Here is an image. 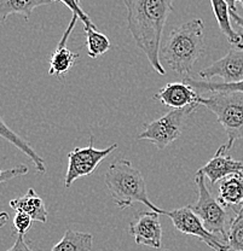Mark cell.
<instances>
[{
	"instance_id": "cell-17",
	"label": "cell",
	"mask_w": 243,
	"mask_h": 251,
	"mask_svg": "<svg viewBox=\"0 0 243 251\" xmlns=\"http://www.w3.org/2000/svg\"><path fill=\"white\" fill-rule=\"evenodd\" d=\"M54 0H0V16L5 21L10 15H21L29 21L33 10L44 5L52 4Z\"/></svg>"
},
{
	"instance_id": "cell-8",
	"label": "cell",
	"mask_w": 243,
	"mask_h": 251,
	"mask_svg": "<svg viewBox=\"0 0 243 251\" xmlns=\"http://www.w3.org/2000/svg\"><path fill=\"white\" fill-rule=\"evenodd\" d=\"M166 216L171 219L172 224L178 231L184 234L194 235L200 238L205 244H207L214 251H229L230 248L226 243L218 235L211 233L203 225L200 216L190 208V205L174 210H166Z\"/></svg>"
},
{
	"instance_id": "cell-29",
	"label": "cell",
	"mask_w": 243,
	"mask_h": 251,
	"mask_svg": "<svg viewBox=\"0 0 243 251\" xmlns=\"http://www.w3.org/2000/svg\"><path fill=\"white\" fill-rule=\"evenodd\" d=\"M237 2H240V4H241L243 6V0H237Z\"/></svg>"
},
{
	"instance_id": "cell-16",
	"label": "cell",
	"mask_w": 243,
	"mask_h": 251,
	"mask_svg": "<svg viewBox=\"0 0 243 251\" xmlns=\"http://www.w3.org/2000/svg\"><path fill=\"white\" fill-rule=\"evenodd\" d=\"M211 4L220 31L226 36L227 41L231 45L236 46L239 50H243V34L237 33L232 29L231 22H230L231 10L225 0H211Z\"/></svg>"
},
{
	"instance_id": "cell-31",
	"label": "cell",
	"mask_w": 243,
	"mask_h": 251,
	"mask_svg": "<svg viewBox=\"0 0 243 251\" xmlns=\"http://www.w3.org/2000/svg\"><path fill=\"white\" fill-rule=\"evenodd\" d=\"M78 1H80V0H78Z\"/></svg>"
},
{
	"instance_id": "cell-22",
	"label": "cell",
	"mask_w": 243,
	"mask_h": 251,
	"mask_svg": "<svg viewBox=\"0 0 243 251\" xmlns=\"http://www.w3.org/2000/svg\"><path fill=\"white\" fill-rule=\"evenodd\" d=\"M226 244L230 250L243 251V206L236 211V215L231 219L227 231Z\"/></svg>"
},
{
	"instance_id": "cell-19",
	"label": "cell",
	"mask_w": 243,
	"mask_h": 251,
	"mask_svg": "<svg viewBox=\"0 0 243 251\" xmlns=\"http://www.w3.org/2000/svg\"><path fill=\"white\" fill-rule=\"evenodd\" d=\"M93 245V235L86 232L67 229L61 240L51 251H91Z\"/></svg>"
},
{
	"instance_id": "cell-11",
	"label": "cell",
	"mask_w": 243,
	"mask_h": 251,
	"mask_svg": "<svg viewBox=\"0 0 243 251\" xmlns=\"http://www.w3.org/2000/svg\"><path fill=\"white\" fill-rule=\"evenodd\" d=\"M200 97V94H197L191 86L183 81V82L167 83L158 91V93H155L154 100L160 101L163 105L172 108V110H177L200 105L198 104Z\"/></svg>"
},
{
	"instance_id": "cell-13",
	"label": "cell",
	"mask_w": 243,
	"mask_h": 251,
	"mask_svg": "<svg viewBox=\"0 0 243 251\" xmlns=\"http://www.w3.org/2000/svg\"><path fill=\"white\" fill-rule=\"evenodd\" d=\"M78 20H79V17L77 15H73L67 29H65L63 35H62V39L59 40L58 45H57L54 53H52L51 59H50V75H56L58 77H63L65 74H68L72 70L77 59L79 58V54L70 51L67 46L68 39H69L70 34H72L73 29L75 28Z\"/></svg>"
},
{
	"instance_id": "cell-3",
	"label": "cell",
	"mask_w": 243,
	"mask_h": 251,
	"mask_svg": "<svg viewBox=\"0 0 243 251\" xmlns=\"http://www.w3.org/2000/svg\"><path fill=\"white\" fill-rule=\"evenodd\" d=\"M106 185L117 208L127 209L135 203H142L151 211L166 214V210L158 208L149 200L144 176L129 159H117L110 164L106 174Z\"/></svg>"
},
{
	"instance_id": "cell-5",
	"label": "cell",
	"mask_w": 243,
	"mask_h": 251,
	"mask_svg": "<svg viewBox=\"0 0 243 251\" xmlns=\"http://www.w3.org/2000/svg\"><path fill=\"white\" fill-rule=\"evenodd\" d=\"M195 184L197 187L198 198L197 202L194 205H190V208L200 216L206 228L213 234H220L224 243L227 240V231H229L230 222L226 208L218 201V198H214L212 196L210 188L206 185V176L201 173H196Z\"/></svg>"
},
{
	"instance_id": "cell-15",
	"label": "cell",
	"mask_w": 243,
	"mask_h": 251,
	"mask_svg": "<svg viewBox=\"0 0 243 251\" xmlns=\"http://www.w3.org/2000/svg\"><path fill=\"white\" fill-rule=\"evenodd\" d=\"M218 201L225 208L243 206V173H236L220 180Z\"/></svg>"
},
{
	"instance_id": "cell-14",
	"label": "cell",
	"mask_w": 243,
	"mask_h": 251,
	"mask_svg": "<svg viewBox=\"0 0 243 251\" xmlns=\"http://www.w3.org/2000/svg\"><path fill=\"white\" fill-rule=\"evenodd\" d=\"M9 205L14 210L22 211L29 215L34 221L43 222V224L48 221L49 213L46 210L45 203L33 188H29L23 197L10 201Z\"/></svg>"
},
{
	"instance_id": "cell-25",
	"label": "cell",
	"mask_w": 243,
	"mask_h": 251,
	"mask_svg": "<svg viewBox=\"0 0 243 251\" xmlns=\"http://www.w3.org/2000/svg\"><path fill=\"white\" fill-rule=\"evenodd\" d=\"M28 173V167L26 164H20V166L15 167V168L7 169V171H2L0 173V181L1 184H5L9 180L14 179V177L20 176V175H26Z\"/></svg>"
},
{
	"instance_id": "cell-4",
	"label": "cell",
	"mask_w": 243,
	"mask_h": 251,
	"mask_svg": "<svg viewBox=\"0 0 243 251\" xmlns=\"http://www.w3.org/2000/svg\"><path fill=\"white\" fill-rule=\"evenodd\" d=\"M198 104L213 112L223 126L227 150H231L235 141L243 139V93L212 92L208 97L201 96Z\"/></svg>"
},
{
	"instance_id": "cell-2",
	"label": "cell",
	"mask_w": 243,
	"mask_h": 251,
	"mask_svg": "<svg viewBox=\"0 0 243 251\" xmlns=\"http://www.w3.org/2000/svg\"><path fill=\"white\" fill-rule=\"evenodd\" d=\"M205 23L200 18L183 23L171 31L161 54L164 62L177 74L188 77L205 51Z\"/></svg>"
},
{
	"instance_id": "cell-12",
	"label": "cell",
	"mask_w": 243,
	"mask_h": 251,
	"mask_svg": "<svg viewBox=\"0 0 243 251\" xmlns=\"http://www.w3.org/2000/svg\"><path fill=\"white\" fill-rule=\"evenodd\" d=\"M227 152H229V150L224 144L218 149V151L212 157V159L197 171L210 180L212 186L216 185L219 180H223L224 177L229 176V175L243 173L242 162L236 161L232 157H230Z\"/></svg>"
},
{
	"instance_id": "cell-7",
	"label": "cell",
	"mask_w": 243,
	"mask_h": 251,
	"mask_svg": "<svg viewBox=\"0 0 243 251\" xmlns=\"http://www.w3.org/2000/svg\"><path fill=\"white\" fill-rule=\"evenodd\" d=\"M117 149V144H111L109 148L99 150L93 146V137H90V144L86 148H75L68 153V169L65 174L64 186L69 188L73 182L82 176H90L104 158Z\"/></svg>"
},
{
	"instance_id": "cell-9",
	"label": "cell",
	"mask_w": 243,
	"mask_h": 251,
	"mask_svg": "<svg viewBox=\"0 0 243 251\" xmlns=\"http://www.w3.org/2000/svg\"><path fill=\"white\" fill-rule=\"evenodd\" d=\"M156 211H139L130 222L129 232L135 244L160 249L162 245V227Z\"/></svg>"
},
{
	"instance_id": "cell-20",
	"label": "cell",
	"mask_w": 243,
	"mask_h": 251,
	"mask_svg": "<svg viewBox=\"0 0 243 251\" xmlns=\"http://www.w3.org/2000/svg\"><path fill=\"white\" fill-rule=\"evenodd\" d=\"M86 34V49L90 58H97L110 50V40L107 35L91 27H83Z\"/></svg>"
},
{
	"instance_id": "cell-24",
	"label": "cell",
	"mask_w": 243,
	"mask_h": 251,
	"mask_svg": "<svg viewBox=\"0 0 243 251\" xmlns=\"http://www.w3.org/2000/svg\"><path fill=\"white\" fill-rule=\"evenodd\" d=\"M34 220L22 211H17L14 218V227L16 229L17 235H26L28 229L32 227Z\"/></svg>"
},
{
	"instance_id": "cell-1",
	"label": "cell",
	"mask_w": 243,
	"mask_h": 251,
	"mask_svg": "<svg viewBox=\"0 0 243 251\" xmlns=\"http://www.w3.org/2000/svg\"><path fill=\"white\" fill-rule=\"evenodd\" d=\"M174 0H124L127 9V28L158 74L166 75L160 62L162 33Z\"/></svg>"
},
{
	"instance_id": "cell-10",
	"label": "cell",
	"mask_w": 243,
	"mask_h": 251,
	"mask_svg": "<svg viewBox=\"0 0 243 251\" xmlns=\"http://www.w3.org/2000/svg\"><path fill=\"white\" fill-rule=\"evenodd\" d=\"M198 76L206 81L220 77L224 83L243 81V50L231 49L223 58L201 70Z\"/></svg>"
},
{
	"instance_id": "cell-26",
	"label": "cell",
	"mask_w": 243,
	"mask_h": 251,
	"mask_svg": "<svg viewBox=\"0 0 243 251\" xmlns=\"http://www.w3.org/2000/svg\"><path fill=\"white\" fill-rule=\"evenodd\" d=\"M6 251H33L29 248V245L27 244L25 239V235H17L16 240H15V244Z\"/></svg>"
},
{
	"instance_id": "cell-28",
	"label": "cell",
	"mask_w": 243,
	"mask_h": 251,
	"mask_svg": "<svg viewBox=\"0 0 243 251\" xmlns=\"http://www.w3.org/2000/svg\"><path fill=\"white\" fill-rule=\"evenodd\" d=\"M226 4L229 5L230 10H231L232 12H236V2L237 0H225Z\"/></svg>"
},
{
	"instance_id": "cell-21",
	"label": "cell",
	"mask_w": 243,
	"mask_h": 251,
	"mask_svg": "<svg viewBox=\"0 0 243 251\" xmlns=\"http://www.w3.org/2000/svg\"><path fill=\"white\" fill-rule=\"evenodd\" d=\"M184 82L191 86L194 90H200L203 92H239L243 93V81L235 83H224V82H213V81L206 80H194L191 77H183Z\"/></svg>"
},
{
	"instance_id": "cell-23",
	"label": "cell",
	"mask_w": 243,
	"mask_h": 251,
	"mask_svg": "<svg viewBox=\"0 0 243 251\" xmlns=\"http://www.w3.org/2000/svg\"><path fill=\"white\" fill-rule=\"evenodd\" d=\"M54 1L63 2L68 9L72 10L73 15H77L78 17H79V20L83 23V27H91V28H95V29H97V27H96L95 23L90 20V17H88L87 14H85V12H83V10L81 9L78 0H54Z\"/></svg>"
},
{
	"instance_id": "cell-6",
	"label": "cell",
	"mask_w": 243,
	"mask_h": 251,
	"mask_svg": "<svg viewBox=\"0 0 243 251\" xmlns=\"http://www.w3.org/2000/svg\"><path fill=\"white\" fill-rule=\"evenodd\" d=\"M197 106L198 105H194L185 109L171 110L160 119L146 124L144 130L139 135H137V140H149L156 148L163 150L182 135L183 121Z\"/></svg>"
},
{
	"instance_id": "cell-27",
	"label": "cell",
	"mask_w": 243,
	"mask_h": 251,
	"mask_svg": "<svg viewBox=\"0 0 243 251\" xmlns=\"http://www.w3.org/2000/svg\"><path fill=\"white\" fill-rule=\"evenodd\" d=\"M231 18L234 20V22L239 25L240 28L243 30V17H241L240 15H237L236 12H232L231 11Z\"/></svg>"
},
{
	"instance_id": "cell-30",
	"label": "cell",
	"mask_w": 243,
	"mask_h": 251,
	"mask_svg": "<svg viewBox=\"0 0 243 251\" xmlns=\"http://www.w3.org/2000/svg\"><path fill=\"white\" fill-rule=\"evenodd\" d=\"M164 251H168V250H164Z\"/></svg>"
},
{
	"instance_id": "cell-18",
	"label": "cell",
	"mask_w": 243,
	"mask_h": 251,
	"mask_svg": "<svg viewBox=\"0 0 243 251\" xmlns=\"http://www.w3.org/2000/svg\"><path fill=\"white\" fill-rule=\"evenodd\" d=\"M0 135H1V138H4V139H6L11 144H14V145L16 146L17 149H20L26 156L29 157V158L33 161L34 166H35L36 172L40 173V174L46 173V166L44 159L41 158L35 151H34V149L30 146V144L28 143V141H26L23 138H21L20 135L16 134L11 128L7 127L2 119L1 121H0Z\"/></svg>"
}]
</instances>
